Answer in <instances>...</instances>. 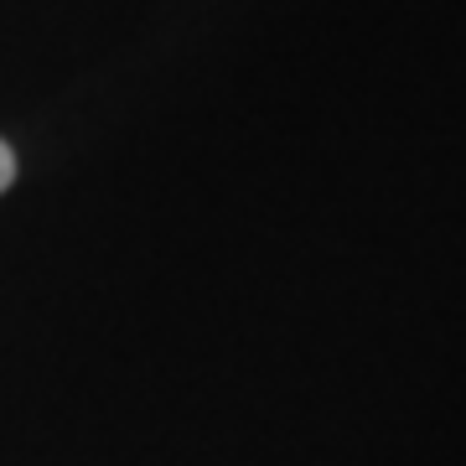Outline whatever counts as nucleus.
Masks as SVG:
<instances>
[{"mask_svg": "<svg viewBox=\"0 0 466 466\" xmlns=\"http://www.w3.org/2000/svg\"><path fill=\"white\" fill-rule=\"evenodd\" d=\"M11 182H16V150L0 140V192H5Z\"/></svg>", "mask_w": 466, "mask_h": 466, "instance_id": "obj_1", "label": "nucleus"}]
</instances>
